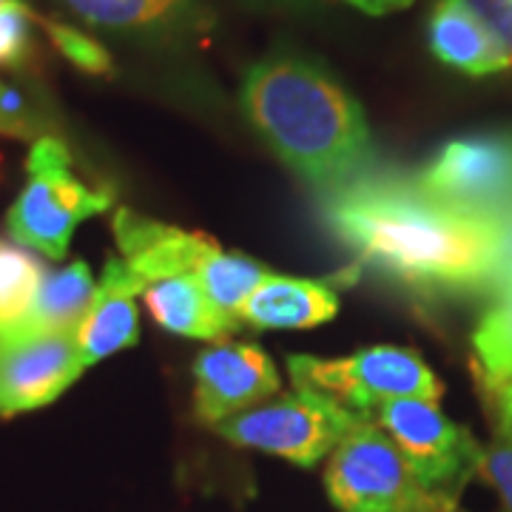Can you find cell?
Instances as JSON below:
<instances>
[{"instance_id":"cell-1","label":"cell","mask_w":512,"mask_h":512,"mask_svg":"<svg viewBox=\"0 0 512 512\" xmlns=\"http://www.w3.org/2000/svg\"><path fill=\"white\" fill-rule=\"evenodd\" d=\"M325 217L359 262L410 291L493 288L507 231L424 194L416 180H353L328 194Z\"/></svg>"},{"instance_id":"cell-2","label":"cell","mask_w":512,"mask_h":512,"mask_svg":"<svg viewBox=\"0 0 512 512\" xmlns=\"http://www.w3.org/2000/svg\"><path fill=\"white\" fill-rule=\"evenodd\" d=\"M239 103L256 134L305 183L336 191L370 163L373 140L365 111L313 57H262L245 74Z\"/></svg>"},{"instance_id":"cell-3","label":"cell","mask_w":512,"mask_h":512,"mask_svg":"<svg viewBox=\"0 0 512 512\" xmlns=\"http://www.w3.org/2000/svg\"><path fill=\"white\" fill-rule=\"evenodd\" d=\"M26 188L6 214L12 239L49 259L69 254L74 228L111 208L109 191H94L72 171V154L52 134L32 143Z\"/></svg>"},{"instance_id":"cell-4","label":"cell","mask_w":512,"mask_h":512,"mask_svg":"<svg viewBox=\"0 0 512 512\" xmlns=\"http://www.w3.org/2000/svg\"><path fill=\"white\" fill-rule=\"evenodd\" d=\"M325 490L339 512H461L458 501L421 487L399 447L370 419L330 453Z\"/></svg>"},{"instance_id":"cell-5","label":"cell","mask_w":512,"mask_h":512,"mask_svg":"<svg viewBox=\"0 0 512 512\" xmlns=\"http://www.w3.org/2000/svg\"><path fill=\"white\" fill-rule=\"evenodd\" d=\"M365 419L367 416L336 402L328 393L296 387L291 396L242 410L220 421L214 430L237 447L262 450L299 467H313Z\"/></svg>"},{"instance_id":"cell-6","label":"cell","mask_w":512,"mask_h":512,"mask_svg":"<svg viewBox=\"0 0 512 512\" xmlns=\"http://www.w3.org/2000/svg\"><path fill=\"white\" fill-rule=\"evenodd\" d=\"M288 370L296 387L328 393L362 416L396 399L439 402L444 396V384L419 350L396 345L365 348L345 359L291 356Z\"/></svg>"},{"instance_id":"cell-7","label":"cell","mask_w":512,"mask_h":512,"mask_svg":"<svg viewBox=\"0 0 512 512\" xmlns=\"http://www.w3.org/2000/svg\"><path fill=\"white\" fill-rule=\"evenodd\" d=\"M367 419L393 439L413 476L430 493L458 501L464 484L481 470L484 447L467 427L447 419L436 402L396 399L379 404Z\"/></svg>"},{"instance_id":"cell-8","label":"cell","mask_w":512,"mask_h":512,"mask_svg":"<svg viewBox=\"0 0 512 512\" xmlns=\"http://www.w3.org/2000/svg\"><path fill=\"white\" fill-rule=\"evenodd\" d=\"M416 183L456 211L504 225L512 217V134L447 143Z\"/></svg>"},{"instance_id":"cell-9","label":"cell","mask_w":512,"mask_h":512,"mask_svg":"<svg viewBox=\"0 0 512 512\" xmlns=\"http://www.w3.org/2000/svg\"><path fill=\"white\" fill-rule=\"evenodd\" d=\"M86 367L77 330H15L0 339V416L40 410L66 393Z\"/></svg>"},{"instance_id":"cell-10","label":"cell","mask_w":512,"mask_h":512,"mask_svg":"<svg viewBox=\"0 0 512 512\" xmlns=\"http://www.w3.org/2000/svg\"><path fill=\"white\" fill-rule=\"evenodd\" d=\"M194 410L205 424L251 410L279 390V373L268 353L254 342L220 339L194 362Z\"/></svg>"},{"instance_id":"cell-11","label":"cell","mask_w":512,"mask_h":512,"mask_svg":"<svg viewBox=\"0 0 512 512\" xmlns=\"http://www.w3.org/2000/svg\"><path fill=\"white\" fill-rule=\"evenodd\" d=\"M114 237L123 251V262L146 282V288L165 276H197L205 259L220 248L205 234H188L128 208H120L114 217Z\"/></svg>"},{"instance_id":"cell-12","label":"cell","mask_w":512,"mask_h":512,"mask_svg":"<svg viewBox=\"0 0 512 512\" xmlns=\"http://www.w3.org/2000/svg\"><path fill=\"white\" fill-rule=\"evenodd\" d=\"M146 291V282L123 259L111 256L97 285L92 308L77 330V348L83 367L103 362L111 353L134 348L140 336V316L134 299Z\"/></svg>"},{"instance_id":"cell-13","label":"cell","mask_w":512,"mask_h":512,"mask_svg":"<svg viewBox=\"0 0 512 512\" xmlns=\"http://www.w3.org/2000/svg\"><path fill=\"white\" fill-rule=\"evenodd\" d=\"M339 313V279H291L271 274L239 313L259 330H299L325 325Z\"/></svg>"},{"instance_id":"cell-14","label":"cell","mask_w":512,"mask_h":512,"mask_svg":"<svg viewBox=\"0 0 512 512\" xmlns=\"http://www.w3.org/2000/svg\"><path fill=\"white\" fill-rule=\"evenodd\" d=\"M427 40H430V52L444 66L470 77H484L507 69V60L498 52L495 40L476 18L467 0H436L427 23Z\"/></svg>"},{"instance_id":"cell-15","label":"cell","mask_w":512,"mask_h":512,"mask_svg":"<svg viewBox=\"0 0 512 512\" xmlns=\"http://www.w3.org/2000/svg\"><path fill=\"white\" fill-rule=\"evenodd\" d=\"M143 296L154 322L168 333L188 339H222L239 328L237 319L217 308V302L205 293L194 274L157 279Z\"/></svg>"},{"instance_id":"cell-16","label":"cell","mask_w":512,"mask_h":512,"mask_svg":"<svg viewBox=\"0 0 512 512\" xmlns=\"http://www.w3.org/2000/svg\"><path fill=\"white\" fill-rule=\"evenodd\" d=\"M77 18L117 32L200 29L205 9L197 0H63Z\"/></svg>"},{"instance_id":"cell-17","label":"cell","mask_w":512,"mask_h":512,"mask_svg":"<svg viewBox=\"0 0 512 512\" xmlns=\"http://www.w3.org/2000/svg\"><path fill=\"white\" fill-rule=\"evenodd\" d=\"M94 279L86 262H72L57 271H43L35 305L23 330H80L86 313L92 308Z\"/></svg>"},{"instance_id":"cell-18","label":"cell","mask_w":512,"mask_h":512,"mask_svg":"<svg viewBox=\"0 0 512 512\" xmlns=\"http://www.w3.org/2000/svg\"><path fill=\"white\" fill-rule=\"evenodd\" d=\"M476 379L481 390L512 387V288L498 293L473 333Z\"/></svg>"},{"instance_id":"cell-19","label":"cell","mask_w":512,"mask_h":512,"mask_svg":"<svg viewBox=\"0 0 512 512\" xmlns=\"http://www.w3.org/2000/svg\"><path fill=\"white\" fill-rule=\"evenodd\" d=\"M43 271L35 254L0 239V339L23 328L29 319Z\"/></svg>"},{"instance_id":"cell-20","label":"cell","mask_w":512,"mask_h":512,"mask_svg":"<svg viewBox=\"0 0 512 512\" xmlns=\"http://www.w3.org/2000/svg\"><path fill=\"white\" fill-rule=\"evenodd\" d=\"M271 274L265 265H259L256 259L245 254H225V251H214L205 259L197 279L202 282L205 293L217 302V308L234 316L237 322L239 313L245 308V302L251 299V293L265 282V276Z\"/></svg>"},{"instance_id":"cell-21","label":"cell","mask_w":512,"mask_h":512,"mask_svg":"<svg viewBox=\"0 0 512 512\" xmlns=\"http://www.w3.org/2000/svg\"><path fill=\"white\" fill-rule=\"evenodd\" d=\"M493 421V439L481 456V478L501 498V512H512V387L481 390Z\"/></svg>"},{"instance_id":"cell-22","label":"cell","mask_w":512,"mask_h":512,"mask_svg":"<svg viewBox=\"0 0 512 512\" xmlns=\"http://www.w3.org/2000/svg\"><path fill=\"white\" fill-rule=\"evenodd\" d=\"M37 23L43 26V32L49 35L52 46L72 63L74 69H80L83 74H92V77H109L114 72V60L106 52V46H100L94 37L83 35L80 29H74L69 23L40 18V15H37Z\"/></svg>"},{"instance_id":"cell-23","label":"cell","mask_w":512,"mask_h":512,"mask_svg":"<svg viewBox=\"0 0 512 512\" xmlns=\"http://www.w3.org/2000/svg\"><path fill=\"white\" fill-rule=\"evenodd\" d=\"M46 128V114L40 109L35 97L23 92L20 86H12L6 80H0V134L6 137H43Z\"/></svg>"},{"instance_id":"cell-24","label":"cell","mask_w":512,"mask_h":512,"mask_svg":"<svg viewBox=\"0 0 512 512\" xmlns=\"http://www.w3.org/2000/svg\"><path fill=\"white\" fill-rule=\"evenodd\" d=\"M37 15L20 0L0 6V66L15 69L32 55V26Z\"/></svg>"},{"instance_id":"cell-25","label":"cell","mask_w":512,"mask_h":512,"mask_svg":"<svg viewBox=\"0 0 512 512\" xmlns=\"http://www.w3.org/2000/svg\"><path fill=\"white\" fill-rule=\"evenodd\" d=\"M467 3L495 40L498 52L507 60V69H512V0H467Z\"/></svg>"},{"instance_id":"cell-26","label":"cell","mask_w":512,"mask_h":512,"mask_svg":"<svg viewBox=\"0 0 512 512\" xmlns=\"http://www.w3.org/2000/svg\"><path fill=\"white\" fill-rule=\"evenodd\" d=\"M239 6L254 12H274V15H313L325 6V0H237Z\"/></svg>"},{"instance_id":"cell-27","label":"cell","mask_w":512,"mask_h":512,"mask_svg":"<svg viewBox=\"0 0 512 512\" xmlns=\"http://www.w3.org/2000/svg\"><path fill=\"white\" fill-rule=\"evenodd\" d=\"M345 3L356 6V9H359V12H365V15L379 18V15H390V12L407 9L413 0H345Z\"/></svg>"},{"instance_id":"cell-28","label":"cell","mask_w":512,"mask_h":512,"mask_svg":"<svg viewBox=\"0 0 512 512\" xmlns=\"http://www.w3.org/2000/svg\"><path fill=\"white\" fill-rule=\"evenodd\" d=\"M3 3H9V0H0V6H3Z\"/></svg>"}]
</instances>
